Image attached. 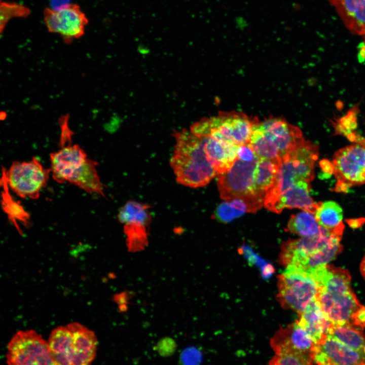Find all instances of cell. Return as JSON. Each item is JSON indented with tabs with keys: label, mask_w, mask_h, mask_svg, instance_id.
<instances>
[{
	"label": "cell",
	"mask_w": 365,
	"mask_h": 365,
	"mask_svg": "<svg viewBox=\"0 0 365 365\" xmlns=\"http://www.w3.org/2000/svg\"><path fill=\"white\" fill-rule=\"evenodd\" d=\"M312 275L318 286L316 300L326 318L334 324L352 323L363 305L352 290L348 271L326 264Z\"/></svg>",
	"instance_id": "obj_1"
},
{
	"label": "cell",
	"mask_w": 365,
	"mask_h": 365,
	"mask_svg": "<svg viewBox=\"0 0 365 365\" xmlns=\"http://www.w3.org/2000/svg\"><path fill=\"white\" fill-rule=\"evenodd\" d=\"M174 137L176 143L170 162L178 183L197 188L217 176L205 152L202 136L182 130Z\"/></svg>",
	"instance_id": "obj_2"
},
{
	"label": "cell",
	"mask_w": 365,
	"mask_h": 365,
	"mask_svg": "<svg viewBox=\"0 0 365 365\" xmlns=\"http://www.w3.org/2000/svg\"><path fill=\"white\" fill-rule=\"evenodd\" d=\"M341 236L321 227L316 235L288 240L281 246L280 263L285 267L292 266L311 274L341 251Z\"/></svg>",
	"instance_id": "obj_3"
},
{
	"label": "cell",
	"mask_w": 365,
	"mask_h": 365,
	"mask_svg": "<svg viewBox=\"0 0 365 365\" xmlns=\"http://www.w3.org/2000/svg\"><path fill=\"white\" fill-rule=\"evenodd\" d=\"M48 342L60 365H91L96 356L98 340L95 333L78 322L56 327Z\"/></svg>",
	"instance_id": "obj_4"
},
{
	"label": "cell",
	"mask_w": 365,
	"mask_h": 365,
	"mask_svg": "<svg viewBox=\"0 0 365 365\" xmlns=\"http://www.w3.org/2000/svg\"><path fill=\"white\" fill-rule=\"evenodd\" d=\"M259 123L257 118L241 112H222L196 123L190 131L198 136H209L239 146L249 143L254 128Z\"/></svg>",
	"instance_id": "obj_5"
},
{
	"label": "cell",
	"mask_w": 365,
	"mask_h": 365,
	"mask_svg": "<svg viewBox=\"0 0 365 365\" xmlns=\"http://www.w3.org/2000/svg\"><path fill=\"white\" fill-rule=\"evenodd\" d=\"M259 158L246 162L237 158L226 172L217 175L220 197L225 201L240 199L248 206L249 212H255L264 204L265 197L253 188V172Z\"/></svg>",
	"instance_id": "obj_6"
},
{
	"label": "cell",
	"mask_w": 365,
	"mask_h": 365,
	"mask_svg": "<svg viewBox=\"0 0 365 365\" xmlns=\"http://www.w3.org/2000/svg\"><path fill=\"white\" fill-rule=\"evenodd\" d=\"M278 277L277 299L284 309L299 314L315 298L318 284L311 274L292 266Z\"/></svg>",
	"instance_id": "obj_7"
},
{
	"label": "cell",
	"mask_w": 365,
	"mask_h": 365,
	"mask_svg": "<svg viewBox=\"0 0 365 365\" xmlns=\"http://www.w3.org/2000/svg\"><path fill=\"white\" fill-rule=\"evenodd\" d=\"M7 365H60L49 343L33 330L19 331L7 345Z\"/></svg>",
	"instance_id": "obj_8"
},
{
	"label": "cell",
	"mask_w": 365,
	"mask_h": 365,
	"mask_svg": "<svg viewBox=\"0 0 365 365\" xmlns=\"http://www.w3.org/2000/svg\"><path fill=\"white\" fill-rule=\"evenodd\" d=\"M3 172L13 192L21 198L31 199L39 198L51 173L50 169L44 168L35 157L29 161L13 162L8 171Z\"/></svg>",
	"instance_id": "obj_9"
},
{
	"label": "cell",
	"mask_w": 365,
	"mask_h": 365,
	"mask_svg": "<svg viewBox=\"0 0 365 365\" xmlns=\"http://www.w3.org/2000/svg\"><path fill=\"white\" fill-rule=\"evenodd\" d=\"M332 166L336 191L345 193L352 186L365 184V145L356 142L340 149Z\"/></svg>",
	"instance_id": "obj_10"
},
{
	"label": "cell",
	"mask_w": 365,
	"mask_h": 365,
	"mask_svg": "<svg viewBox=\"0 0 365 365\" xmlns=\"http://www.w3.org/2000/svg\"><path fill=\"white\" fill-rule=\"evenodd\" d=\"M44 21L49 32L60 34L68 43L82 36L88 23L80 7L69 3L56 10L46 8Z\"/></svg>",
	"instance_id": "obj_11"
},
{
	"label": "cell",
	"mask_w": 365,
	"mask_h": 365,
	"mask_svg": "<svg viewBox=\"0 0 365 365\" xmlns=\"http://www.w3.org/2000/svg\"><path fill=\"white\" fill-rule=\"evenodd\" d=\"M312 359L317 365H365L364 352L355 350L328 335L316 344Z\"/></svg>",
	"instance_id": "obj_12"
},
{
	"label": "cell",
	"mask_w": 365,
	"mask_h": 365,
	"mask_svg": "<svg viewBox=\"0 0 365 365\" xmlns=\"http://www.w3.org/2000/svg\"><path fill=\"white\" fill-rule=\"evenodd\" d=\"M278 149L282 157L293 151L305 140L301 129L282 118L270 117L254 127ZM281 157V158H282Z\"/></svg>",
	"instance_id": "obj_13"
},
{
	"label": "cell",
	"mask_w": 365,
	"mask_h": 365,
	"mask_svg": "<svg viewBox=\"0 0 365 365\" xmlns=\"http://www.w3.org/2000/svg\"><path fill=\"white\" fill-rule=\"evenodd\" d=\"M270 345L276 355L299 354L312 358L316 344L296 321L277 331Z\"/></svg>",
	"instance_id": "obj_14"
},
{
	"label": "cell",
	"mask_w": 365,
	"mask_h": 365,
	"mask_svg": "<svg viewBox=\"0 0 365 365\" xmlns=\"http://www.w3.org/2000/svg\"><path fill=\"white\" fill-rule=\"evenodd\" d=\"M150 206L133 200L127 201L118 214L119 221L124 225L125 231L131 241H141L146 237L150 223Z\"/></svg>",
	"instance_id": "obj_15"
},
{
	"label": "cell",
	"mask_w": 365,
	"mask_h": 365,
	"mask_svg": "<svg viewBox=\"0 0 365 365\" xmlns=\"http://www.w3.org/2000/svg\"><path fill=\"white\" fill-rule=\"evenodd\" d=\"M87 158L85 151L76 144H68L52 153L50 169L53 178L59 184L67 182L74 170Z\"/></svg>",
	"instance_id": "obj_16"
},
{
	"label": "cell",
	"mask_w": 365,
	"mask_h": 365,
	"mask_svg": "<svg viewBox=\"0 0 365 365\" xmlns=\"http://www.w3.org/2000/svg\"><path fill=\"white\" fill-rule=\"evenodd\" d=\"M309 182L300 180L295 182L289 189L280 194L267 208L270 211L280 213L284 208H299L314 214L319 202L311 197Z\"/></svg>",
	"instance_id": "obj_17"
},
{
	"label": "cell",
	"mask_w": 365,
	"mask_h": 365,
	"mask_svg": "<svg viewBox=\"0 0 365 365\" xmlns=\"http://www.w3.org/2000/svg\"><path fill=\"white\" fill-rule=\"evenodd\" d=\"M201 136L208 158L218 175L228 171L238 158L239 146L209 136Z\"/></svg>",
	"instance_id": "obj_18"
},
{
	"label": "cell",
	"mask_w": 365,
	"mask_h": 365,
	"mask_svg": "<svg viewBox=\"0 0 365 365\" xmlns=\"http://www.w3.org/2000/svg\"><path fill=\"white\" fill-rule=\"evenodd\" d=\"M346 28L353 34L365 33V0H329Z\"/></svg>",
	"instance_id": "obj_19"
},
{
	"label": "cell",
	"mask_w": 365,
	"mask_h": 365,
	"mask_svg": "<svg viewBox=\"0 0 365 365\" xmlns=\"http://www.w3.org/2000/svg\"><path fill=\"white\" fill-rule=\"evenodd\" d=\"M298 315L296 321L316 344L327 335L332 322L326 318L315 298Z\"/></svg>",
	"instance_id": "obj_20"
},
{
	"label": "cell",
	"mask_w": 365,
	"mask_h": 365,
	"mask_svg": "<svg viewBox=\"0 0 365 365\" xmlns=\"http://www.w3.org/2000/svg\"><path fill=\"white\" fill-rule=\"evenodd\" d=\"M97 162L87 158L72 173L69 182L85 191L104 196L103 187L97 169Z\"/></svg>",
	"instance_id": "obj_21"
},
{
	"label": "cell",
	"mask_w": 365,
	"mask_h": 365,
	"mask_svg": "<svg viewBox=\"0 0 365 365\" xmlns=\"http://www.w3.org/2000/svg\"><path fill=\"white\" fill-rule=\"evenodd\" d=\"M314 215L321 227L337 235H342L344 229L343 210L337 203L333 201L319 202Z\"/></svg>",
	"instance_id": "obj_22"
},
{
	"label": "cell",
	"mask_w": 365,
	"mask_h": 365,
	"mask_svg": "<svg viewBox=\"0 0 365 365\" xmlns=\"http://www.w3.org/2000/svg\"><path fill=\"white\" fill-rule=\"evenodd\" d=\"M362 330L351 323H332L327 335L355 350L364 352L365 336Z\"/></svg>",
	"instance_id": "obj_23"
},
{
	"label": "cell",
	"mask_w": 365,
	"mask_h": 365,
	"mask_svg": "<svg viewBox=\"0 0 365 365\" xmlns=\"http://www.w3.org/2000/svg\"><path fill=\"white\" fill-rule=\"evenodd\" d=\"M279 161L259 159L253 172V188L265 197L266 191L273 184L278 169Z\"/></svg>",
	"instance_id": "obj_24"
},
{
	"label": "cell",
	"mask_w": 365,
	"mask_h": 365,
	"mask_svg": "<svg viewBox=\"0 0 365 365\" xmlns=\"http://www.w3.org/2000/svg\"><path fill=\"white\" fill-rule=\"evenodd\" d=\"M287 228L291 233L303 237H310L317 235L321 226L317 223L314 214L304 210L291 216Z\"/></svg>",
	"instance_id": "obj_25"
},
{
	"label": "cell",
	"mask_w": 365,
	"mask_h": 365,
	"mask_svg": "<svg viewBox=\"0 0 365 365\" xmlns=\"http://www.w3.org/2000/svg\"><path fill=\"white\" fill-rule=\"evenodd\" d=\"M3 181L2 182L4 184V191L3 194L4 210L7 214L9 219L13 223L20 234H21L22 231L20 230L17 222L19 221L27 227L30 223L29 215L19 203L17 202L12 198L8 191V188L7 187L8 185L4 173H3Z\"/></svg>",
	"instance_id": "obj_26"
},
{
	"label": "cell",
	"mask_w": 365,
	"mask_h": 365,
	"mask_svg": "<svg viewBox=\"0 0 365 365\" xmlns=\"http://www.w3.org/2000/svg\"><path fill=\"white\" fill-rule=\"evenodd\" d=\"M249 143L259 159L279 161L282 157L276 147L269 141L260 130L255 128Z\"/></svg>",
	"instance_id": "obj_27"
},
{
	"label": "cell",
	"mask_w": 365,
	"mask_h": 365,
	"mask_svg": "<svg viewBox=\"0 0 365 365\" xmlns=\"http://www.w3.org/2000/svg\"><path fill=\"white\" fill-rule=\"evenodd\" d=\"M0 8L1 33L11 18L27 17L30 14V11L28 8L14 3H1Z\"/></svg>",
	"instance_id": "obj_28"
},
{
	"label": "cell",
	"mask_w": 365,
	"mask_h": 365,
	"mask_svg": "<svg viewBox=\"0 0 365 365\" xmlns=\"http://www.w3.org/2000/svg\"><path fill=\"white\" fill-rule=\"evenodd\" d=\"M244 214V212L236 209L231 201H225L216 207L213 215L218 221L227 223Z\"/></svg>",
	"instance_id": "obj_29"
},
{
	"label": "cell",
	"mask_w": 365,
	"mask_h": 365,
	"mask_svg": "<svg viewBox=\"0 0 365 365\" xmlns=\"http://www.w3.org/2000/svg\"><path fill=\"white\" fill-rule=\"evenodd\" d=\"M312 358L299 354L276 355L267 365H312Z\"/></svg>",
	"instance_id": "obj_30"
},
{
	"label": "cell",
	"mask_w": 365,
	"mask_h": 365,
	"mask_svg": "<svg viewBox=\"0 0 365 365\" xmlns=\"http://www.w3.org/2000/svg\"><path fill=\"white\" fill-rule=\"evenodd\" d=\"M180 360L182 365H199L201 361V355L198 349L190 347L182 351Z\"/></svg>",
	"instance_id": "obj_31"
},
{
	"label": "cell",
	"mask_w": 365,
	"mask_h": 365,
	"mask_svg": "<svg viewBox=\"0 0 365 365\" xmlns=\"http://www.w3.org/2000/svg\"><path fill=\"white\" fill-rule=\"evenodd\" d=\"M238 158L246 162H251L256 157L249 143L239 145L237 152Z\"/></svg>",
	"instance_id": "obj_32"
},
{
	"label": "cell",
	"mask_w": 365,
	"mask_h": 365,
	"mask_svg": "<svg viewBox=\"0 0 365 365\" xmlns=\"http://www.w3.org/2000/svg\"><path fill=\"white\" fill-rule=\"evenodd\" d=\"M352 324L362 329L365 328V306L361 308L354 315Z\"/></svg>",
	"instance_id": "obj_33"
},
{
	"label": "cell",
	"mask_w": 365,
	"mask_h": 365,
	"mask_svg": "<svg viewBox=\"0 0 365 365\" xmlns=\"http://www.w3.org/2000/svg\"><path fill=\"white\" fill-rule=\"evenodd\" d=\"M363 35H364V42H363V43L362 45H363V47H364V49H365V33L363 34Z\"/></svg>",
	"instance_id": "obj_34"
},
{
	"label": "cell",
	"mask_w": 365,
	"mask_h": 365,
	"mask_svg": "<svg viewBox=\"0 0 365 365\" xmlns=\"http://www.w3.org/2000/svg\"><path fill=\"white\" fill-rule=\"evenodd\" d=\"M325 365H333V364H331V363H327V364H325Z\"/></svg>",
	"instance_id": "obj_35"
},
{
	"label": "cell",
	"mask_w": 365,
	"mask_h": 365,
	"mask_svg": "<svg viewBox=\"0 0 365 365\" xmlns=\"http://www.w3.org/2000/svg\"><path fill=\"white\" fill-rule=\"evenodd\" d=\"M364 354H365V346H364Z\"/></svg>",
	"instance_id": "obj_36"
}]
</instances>
